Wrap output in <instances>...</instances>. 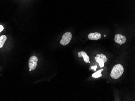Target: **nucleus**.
I'll list each match as a JSON object with an SVG mask.
<instances>
[{"mask_svg":"<svg viewBox=\"0 0 135 101\" xmlns=\"http://www.w3.org/2000/svg\"><path fill=\"white\" fill-rule=\"evenodd\" d=\"M124 72L123 66L120 64H117L114 67L110 74L111 77L114 79H118L121 77Z\"/></svg>","mask_w":135,"mask_h":101,"instance_id":"nucleus-1","label":"nucleus"},{"mask_svg":"<svg viewBox=\"0 0 135 101\" xmlns=\"http://www.w3.org/2000/svg\"><path fill=\"white\" fill-rule=\"evenodd\" d=\"M72 38V34L69 32H66L63 35L62 40L60 41V44L63 46H66L69 43Z\"/></svg>","mask_w":135,"mask_h":101,"instance_id":"nucleus-2","label":"nucleus"},{"mask_svg":"<svg viewBox=\"0 0 135 101\" xmlns=\"http://www.w3.org/2000/svg\"><path fill=\"white\" fill-rule=\"evenodd\" d=\"M38 61V59L35 56H31L29 60V67L31 70H34L35 69L37 66V63Z\"/></svg>","mask_w":135,"mask_h":101,"instance_id":"nucleus-3","label":"nucleus"},{"mask_svg":"<svg viewBox=\"0 0 135 101\" xmlns=\"http://www.w3.org/2000/svg\"><path fill=\"white\" fill-rule=\"evenodd\" d=\"M114 40L117 43L121 45L125 43L127 39L124 35L118 34L115 35Z\"/></svg>","mask_w":135,"mask_h":101,"instance_id":"nucleus-4","label":"nucleus"},{"mask_svg":"<svg viewBox=\"0 0 135 101\" xmlns=\"http://www.w3.org/2000/svg\"><path fill=\"white\" fill-rule=\"evenodd\" d=\"M101 38V35L100 33L98 32L95 33H91L89 34L88 35L89 39L91 40H97L100 39Z\"/></svg>","mask_w":135,"mask_h":101,"instance_id":"nucleus-5","label":"nucleus"},{"mask_svg":"<svg viewBox=\"0 0 135 101\" xmlns=\"http://www.w3.org/2000/svg\"><path fill=\"white\" fill-rule=\"evenodd\" d=\"M78 57L79 58H81V57H83V60L84 62L86 63H90L89 62V56L88 55L87 53L84 51H81V52H79L78 53Z\"/></svg>","mask_w":135,"mask_h":101,"instance_id":"nucleus-6","label":"nucleus"},{"mask_svg":"<svg viewBox=\"0 0 135 101\" xmlns=\"http://www.w3.org/2000/svg\"><path fill=\"white\" fill-rule=\"evenodd\" d=\"M7 39V38L5 35H3L0 37V49L3 46Z\"/></svg>","mask_w":135,"mask_h":101,"instance_id":"nucleus-7","label":"nucleus"},{"mask_svg":"<svg viewBox=\"0 0 135 101\" xmlns=\"http://www.w3.org/2000/svg\"><path fill=\"white\" fill-rule=\"evenodd\" d=\"M95 60H96V62L99 63V65H100V67L102 68L104 66V61L102 60V59L99 57H95Z\"/></svg>","mask_w":135,"mask_h":101,"instance_id":"nucleus-8","label":"nucleus"},{"mask_svg":"<svg viewBox=\"0 0 135 101\" xmlns=\"http://www.w3.org/2000/svg\"><path fill=\"white\" fill-rule=\"evenodd\" d=\"M102 71H103V69L98 71L97 72H95V73L93 74L92 75V77H94V78H99V77H101L102 76V75L101 74V72Z\"/></svg>","mask_w":135,"mask_h":101,"instance_id":"nucleus-9","label":"nucleus"},{"mask_svg":"<svg viewBox=\"0 0 135 101\" xmlns=\"http://www.w3.org/2000/svg\"><path fill=\"white\" fill-rule=\"evenodd\" d=\"M96 57H99V58L102 59V60L104 61V63L107 62V61L108 60V59L107 58V57H106V56L102 54H98V55H96Z\"/></svg>","mask_w":135,"mask_h":101,"instance_id":"nucleus-10","label":"nucleus"},{"mask_svg":"<svg viewBox=\"0 0 135 101\" xmlns=\"http://www.w3.org/2000/svg\"><path fill=\"white\" fill-rule=\"evenodd\" d=\"M97 68V66H93V67H91V69H93V70H94V71H95L96 70V68Z\"/></svg>","mask_w":135,"mask_h":101,"instance_id":"nucleus-11","label":"nucleus"},{"mask_svg":"<svg viewBox=\"0 0 135 101\" xmlns=\"http://www.w3.org/2000/svg\"><path fill=\"white\" fill-rule=\"evenodd\" d=\"M4 28L2 25H0V32H1L3 30Z\"/></svg>","mask_w":135,"mask_h":101,"instance_id":"nucleus-12","label":"nucleus"}]
</instances>
